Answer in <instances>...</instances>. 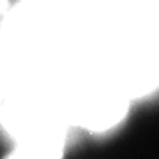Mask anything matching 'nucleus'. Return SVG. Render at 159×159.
Instances as JSON below:
<instances>
[{"instance_id": "f257e3e1", "label": "nucleus", "mask_w": 159, "mask_h": 159, "mask_svg": "<svg viewBox=\"0 0 159 159\" xmlns=\"http://www.w3.org/2000/svg\"><path fill=\"white\" fill-rule=\"evenodd\" d=\"M57 127L69 125L57 87L48 81L35 80L0 101V136L7 142L16 143Z\"/></svg>"}, {"instance_id": "f03ea898", "label": "nucleus", "mask_w": 159, "mask_h": 159, "mask_svg": "<svg viewBox=\"0 0 159 159\" xmlns=\"http://www.w3.org/2000/svg\"><path fill=\"white\" fill-rule=\"evenodd\" d=\"M43 51L29 48L0 32V101L21 87L41 80Z\"/></svg>"}, {"instance_id": "423d86ee", "label": "nucleus", "mask_w": 159, "mask_h": 159, "mask_svg": "<svg viewBox=\"0 0 159 159\" xmlns=\"http://www.w3.org/2000/svg\"><path fill=\"white\" fill-rule=\"evenodd\" d=\"M110 2H117V0H110Z\"/></svg>"}, {"instance_id": "20e7f679", "label": "nucleus", "mask_w": 159, "mask_h": 159, "mask_svg": "<svg viewBox=\"0 0 159 159\" xmlns=\"http://www.w3.org/2000/svg\"><path fill=\"white\" fill-rule=\"evenodd\" d=\"M74 134L76 133L69 127H57L39 133L12 143L11 152L6 159H62Z\"/></svg>"}, {"instance_id": "39448f33", "label": "nucleus", "mask_w": 159, "mask_h": 159, "mask_svg": "<svg viewBox=\"0 0 159 159\" xmlns=\"http://www.w3.org/2000/svg\"><path fill=\"white\" fill-rule=\"evenodd\" d=\"M7 7H9V0H0V21H2V18L6 14Z\"/></svg>"}, {"instance_id": "7ed1b4c3", "label": "nucleus", "mask_w": 159, "mask_h": 159, "mask_svg": "<svg viewBox=\"0 0 159 159\" xmlns=\"http://www.w3.org/2000/svg\"><path fill=\"white\" fill-rule=\"evenodd\" d=\"M111 6V34L159 44V0H117Z\"/></svg>"}]
</instances>
